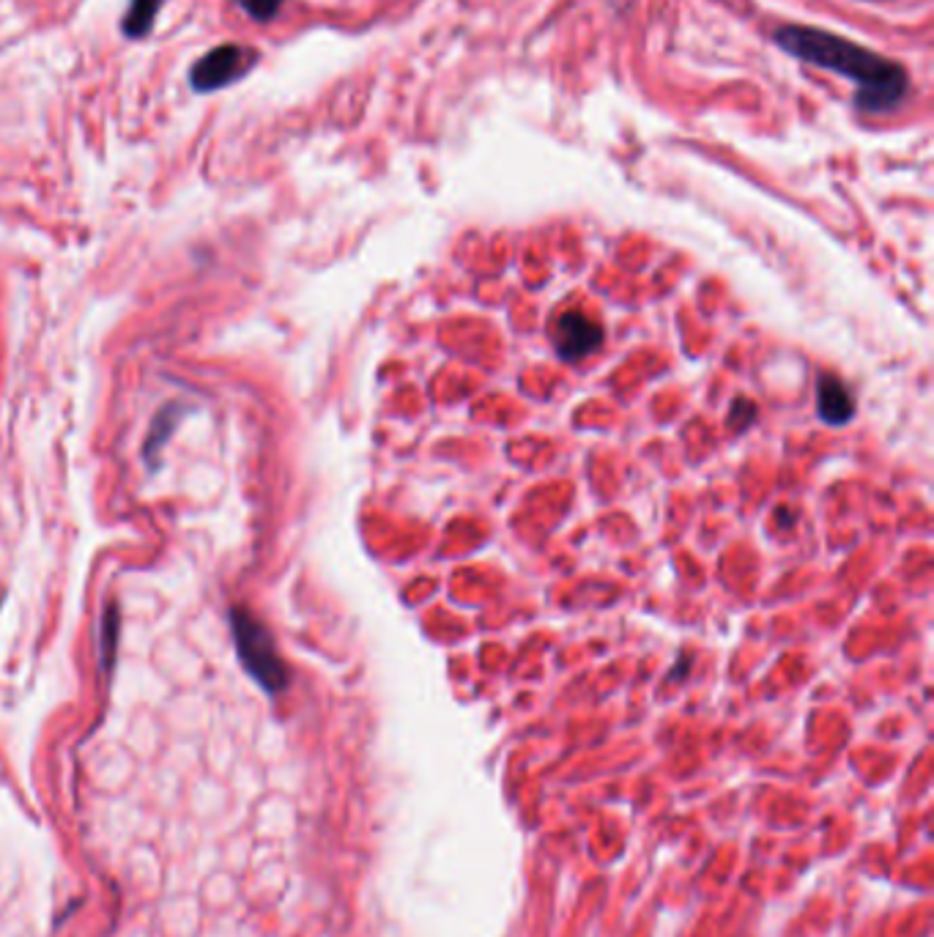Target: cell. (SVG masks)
Returning a JSON list of instances; mask_svg holds the SVG:
<instances>
[{
    "label": "cell",
    "mask_w": 934,
    "mask_h": 937,
    "mask_svg": "<svg viewBox=\"0 0 934 937\" xmlns=\"http://www.w3.org/2000/svg\"><path fill=\"white\" fill-rule=\"evenodd\" d=\"M776 44L805 64L849 77L858 86L855 104L864 113H891L910 91L908 71L897 60L822 27L784 25L776 31Z\"/></svg>",
    "instance_id": "1"
},
{
    "label": "cell",
    "mask_w": 934,
    "mask_h": 937,
    "mask_svg": "<svg viewBox=\"0 0 934 937\" xmlns=\"http://www.w3.org/2000/svg\"><path fill=\"white\" fill-rule=\"evenodd\" d=\"M231 628L244 672L268 694H279L288 685V669H285L283 658L274 647L266 625L253 611L237 606V609H231Z\"/></svg>",
    "instance_id": "2"
},
{
    "label": "cell",
    "mask_w": 934,
    "mask_h": 937,
    "mask_svg": "<svg viewBox=\"0 0 934 937\" xmlns=\"http://www.w3.org/2000/svg\"><path fill=\"white\" fill-rule=\"evenodd\" d=\"M253 49L242 47V44H222V47H215L209 55H204V58L193 66L189 80H193L195 91L200 93L220 91V88L242 80V77L253 69Z\"/></svg>",
    "instance_id": "3"
},
{
    "label": "cell",
    "mask_w": 934,
    "mask_h": 937,
    "mask_svg": "<svg viewBox=\"0 0 934 937\" xmlns=\"http://www.w3.org/2000/svg\"><path fill=\"white\" fill-rule=\"evenodd\" d=\"M601 343L603 329L590 316L579 310H568L559 316L557 329H553V345L564 360H581V356L592 354Z\"/></svg>",
    "instance_id": "4"
},
{
    "label": "cell",
    "mask_w": 934,
    "mask_h": 937,
    "mask_svg": "<svg viewBox=\"0 0 934 937\" xmlns=\"http://www.w3.org/2000/svg\"><path fill=\"white\" fill-rule=\"evenodd\" d=\"M816 404H820L822 420L831 426H842L855 415L853 393L838 382L836 376H822L820 387H816Z\"/></svg>",
    "instance_id": "5"
},
{
    "label": "cell",
    "mask_w": 934,
    "mask_h": 937,
    "mask_svg": "<svg viewBox=\"0 0 934 937\" xmlns=\"http://www.w3.org/2000/svg\"><path fill=\"white\" fill-rule=\"evenodd\" d=\"M178 417H182V409H178V406H165V409L154 417V426H151V433L149 439H145V450H143L149 464H154V455L160 453L162 444H165L167 437L173 433V428L178 426Z\"/></svg>",
    "instance_id": "6"
},
{
    "label": "cell",
    "mask_w": 934,
    "mask_h": 937,
    "mask_svg": "<svg viewBox=\"0 0 934 937\" xmlns=\"http://www.w3.org/2000/svg\"><path fill=\"white\" fill-rule=\"evenodd\" d=\"M162 3H165V0H132L130 11H127L124 16L127 36L132 38L145 36V33L151 31V25H154L156 11L162 9Z\"/></svg>",
    "instance_id": "7"
},
{
    "label": "cell",
    "mask_w": 934,
    "mask_h": 937,
    "mask_svg": "<svg viewBox=\"0 0 934 937\" xmlns=\"http://www.w3.org/2000/svg\"><path fill=\"white\" fill-rule=\"evenodd\" d=\"M102 636H99V652H102V666L110 669L116 663V647H119V628H121V617H119V604H108V609H105L102 615Z\"/></svg>",
    "instance_id": "8"
},
{
    "label": "cell",
    "mask_w": 934,
    "mask_h": 937,
    "mask_svg": "<svg viewBox=\"0 0 934 937\" xmlns=\"http://www.w3.org/2000/svg\"><path fill=\"white\" fill-rule=\"evenodd\" d=\"M279 5H283V0H242V9L248 11L253 20H272L274 14L279 11Z\"/></svg>",
    "instance_id": "9"
}]
</instances>
